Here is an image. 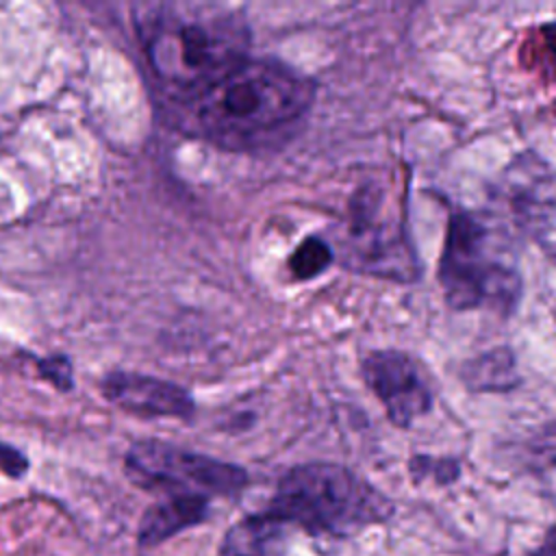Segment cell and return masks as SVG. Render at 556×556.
I'll return each instance as SVG.
<instances>
[{"instance_id":"cell-1","label":"cell","mask_w":556,"mask_h":556,"mask_svg":"<svg viewBox=\"0 0 556 556\" xmlns=\"http://www.w3.org/2000/svg\"><path fill=\"white\" fill-rule=\"evenodd\" d=\"M315 83L276 59L248 56L176 106V126L211 146L252 152L285 141L315 102Z\"/></svg>"},{"instance_id":"cell-2","label":"cell","mask_w":556,"mask_h":556,"mask_svg":"<svg viewBox=\"0 0 556 556\" xmlns=\"http://www.w3.org/2000/svg\"><path fill=\"white\" fill-rule=\"evenodd\" d=\"M143 56L172 104L193 98L248 59L250 28L217 4H159L137 17Z\"/></svg>"},{"instance_id":"cell-3","label":"cell","mask_w":556,"mask_h":556,"mask_svg":"<svg viewBox=\"0 0 556 556\" xmlns=\"http://www.w3.org/2000/svg\"><path fill=\"white\" fill-rule=\"evenodd\" d=\"M439 285L456 311L489 308L510 315L521 298V274L508 237L471 211H452Z\"/></svg>"},{"instance_id":"cell-4","label":"cell","mask_w":556,"mask_h":556,"mask_svg":"<svg viewBox=\"0 0 556 556\" xmlns=\"http://www.w3.org/2000/svg\"><path fill=\"white\" fill-rule=\"evenodd\" d=\"M393 504L365 478L334 463H306L289 469L261 515L293 523L313 534H350L389 519Z\"/></svg>"},{"instance_id":"cell-5","label":"cell","mask_w":556,"mask_h":556,"mask_svg":"<svg viewBox=\"0 0 556 556\" xmlns=\"http://www.w3.org/2000/svg\"><path fill=\"white\" fill-rule=\"evenodd\" d=\"M339 261L374 278L415 282L421 276L408 217L406 189L371 178L354 189L337 235Z\"/></svg>"},{"instance_id":"cell-6","label":"cell","mask_w":556,"mask_h":556,"mask_svg":"<svg viewBox=\"0 0 556 556\" xmlns=\"http://www.w3.org/2000/svg\"><path fill=\"white\" fill-rule=\"evenodd\" d=\"M124 469L135 484L161 495H235L248 484V473L232 463L154 439L132 443Z\"/></svg>"},{"instance_id":"cell-7","label":"cell","mask_w":556,"mask_h":556,"mask_svg":"<svg viewBox=\"0 0 556 556\" xmlns=\"http://www.w3.org/2000/svg\"><path fill=\"white\" fill-rule=\"evenodd\" d=\"M361 374L369 391L380 400L387 417L408 428L432 408V378L421 361L404 350H374L361 361Z\"/></svg>"},{"instance_id":"cell-8","label":"cell","mask_w":556,"mask_h":556,"mask_svg":"<svg viewBox=\"0 0 556 556\" xmlns=\"http://www.w3.org/2000/svg\"><path fill=\"white\" fill-rule=\"evenodd\" d=\"M504 195L515 224L556 263V169L523 152L504 172Z\"/></svg>"},{"instance_id":"cell-9","label":"cell","mask_w":556,"mask_h":556,"mask_svg":"<svg viewBox=\"0 0 556 556\" xmlns=\"http://www.w3.org/2000/svg\"><path fill=\"white\" fill-rule=\"evenodd\" d=\"M102 395L124 413L137 417H176L191 419L195 413V402L191 393L163 378L113 369L100 380Z\"/></svg>"},{"instance_id":"cell-10","label":"cell","mask_w":556,"mask_h":556,"mask_svg":"<svg viewBox=\"0 0 556 556\" xmlns=\"http://www.w3.org/2000/svg\"><path fill=\"white\" fill-rule=\"evenodd\" d=\"M208 515V497L198 493H174L163 495L159 502L148 506L139 521L137 539L143 547L159 545L176 532L198 526Z\"/></svg>"},{"instance_id":"cell-11","label":"cell","mask_w":556,"mask_h":556,"mask_svg":"<svg viewBox=\"0 0 556 556\" xmlns=\"http://www.w3.org/2000/svg\"><path fill=\"white\" fill-rule=\"evenodd\" d=\"M463 380L471 391L504 393L519 384L515 354L508 348L489 350L463 367Z\"/></svg>"},{"instance_id":"cell-12","label":"cell","mask_w":556,"mask_h":556,"mask_svg":"<svg viewBox=\"0 0 556 556\" xmlns=\"http://www.w3.org/2000/svg\"><path fill=\"white\" fill-rule=\"evenodd\" d=\"M332 261H334L332 245L326 239L311 235L302 239L300 245L291 252V256L287 258V267L293 278L311 280L321 271H326L332 265Z\"/></svg>"},{"instance_id":"cell-13","label":"cell","mask_w":556,"mask_h":556,"mask_svg":"<svg viewBox=\"0 0 556 556\" xmlns=\"http://www.w3.org/2000/svg\"><path fill=\"white\" fill-rule=\"evenodd\" d=\"M35 369L41 380L52 384L56 391L74 389V365L65 354H50L43 358H35Z\"/></svg>"},{"instance_id":"cell-14","label":"cell","mask_w":556,"mask_h":556,"mask_svg":"<svg viewBox=\"0 0 556 556\" xmlns=\"http://www.w3.org/2000/svg\"><path fill=\"white\" fill-rule=\"evenodd\" d=\"M410 471L419 480L421 476H434L437 482H452L458 476V465L447 458H430V456H413Z\"/></svg>"},{"instance_id":"cell-15","label":"cell","mask_w":556,"mask_h":556,"mask_svg":"<svg viewBox=\"0 0 556 556\" xmlns=\"http://www.w3.org/2000/svg\"><path fill=\"white\" fill-rule=\"evenodd\" d=\"M28 469H30L28 456L22 450L0 441V473L2 476L17 480V478H24L28 473Z\"/></svg>"},{"instance_id":"cell-16","label":"cell","mask_w":556,"mask_h":556,"mask_svg":"<svg viewBox=\"0 0 556 556\" xmlns=\"http://www.w3.org/2000/svg\"><path fill=\"white\" fill-rule=\"evenodd\" d=\"M539 37H541V50L545 52V59H547V70H556V22L543 24L539 28Z\"/></svg>"},{"instance_id":"cell-17","label":"cell","mask_w":556,"mask_h":556,"mask_svg":"<svg viewBox=\"0 0 556 556\" xmlns=\"http://www.w3.org/2000/svg\"><path fill=\"white\" fill-rule=\"evenodd\" d=\"M532 556H556V526H552L539 547L532 552Z\"/></svg>"}]
</instances>
